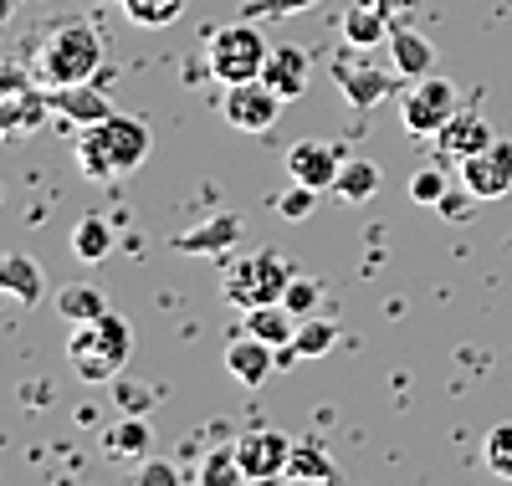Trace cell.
<instances>
[{
  "instance_id": "1",
  "label": "cell",
  "mask_w": 512,
  "mask_h": 486,
  "mask_svg": "<svg viewBox=\"0 0 512 486\" xmlns=\"http://www.w3.org/2000/svg\"><path fill=\"white\" fill-rule=\"evenodd\" d=\"M154 149L149 123L134 113H113L93 128H77V164L88 180H118V174H134Z\"/></svg>"
},
{
  "instance_id": "2",
  "label": "cell",
  "mask_w": 512,
  "mask_h": 486,
  "mask_svg": "<svg viewBox=\"0 0 512 486\" xmlns=\"http://www.w3.org/2000/svg\"><path fill=\"white\" fill-rule=\"evenodd\" d=\"M103 67V31L93 21H62L47 31L36 52V82L41 87H67V82H88Z\"/></svg>"
},
{
  "instance_id": "3",
  "label": "cell",
  "mask_w": 512,
  "mask_h": 486,
  "mask_svg": "<svg viewBox=\"0 0 512 486\" xmlns=\"http://www.w3.org/2000/svg\"><path fill=\"white\" fill-rule=\"evenodd\" d=\"M128 348H134V333H128V323L108 307V313L93 318V323H72L67 359H72L82 384H108L128 364Z\"/></svg>"
},
{
  "instance_id": "4",
  "label": "cell",
  "mask_w": 512,
  "mask_h": 486,
  "mask_svg": "<svg viewBox=\"0 0 512 486\" xmlns=\"http://www.w3.org/2000/svg\"><path fill=\"white\" fill-rule=\"evenodd\" d=\"M267 36L256 31V21H231V26H216L205 41V72L216 77L221 87H236V82H251V77H262L267 67Z\"/></svg>"
},
{
  "instance_id": "5",
  "label": "cell",
  "mask_w": 512,
  "mask_h": 486,
  "mask_svg": "<svg viewBox=\"0 0 512 486\" xmlns=\"http://www.w3.org/2000/svg\"><path fill=\"white\" fill-rule=\"evenodd\" d=\"M292 277L297 272L287 267L277 251H251V256H241L236 267L226 272V302H236L241 313H246V307H262V302H282Z\"/></svg>"
},
{
  "instance_id": "6",
  "label": "cell",
  "mask_w": 512,
  "mask_h": 486,
  "mask_svg": "<svg viewBox=\"0 0 512 486\" xmlns=\"http://www.w3.org/2000/svg\"><path fill=\"white\" fill-rule=\"evenodd\" d=\"M451 113H461V103H456V87H451L446 77H415L410 98H405V108H400V118H405L410 134H431V139L451 123Z\"/></svg>"
},
{
  "instance_id": "7",
  "label": "cell",
  "mask_w": 512,
  "mask_h": 486,
  "mask_svg": "<svg viewBox=\"0 0 512 486\" xmlns=\"http://www.w3.org/2000/svg\"><path fill=\"white\" fill-rule=\"evenodd\" d=\"M226 123L241 128V134H267V128L282 118V98L272 93V87L262 77H251V82H236L226 87V103H221Z\"/></svg>"
},
{
  "instance_id": "8",
  "label": "cell",
  "mask_w": 512,
  "mask_h": 486,
  "mask_svg": "<svg viewBox=\"0 0 512 486\" xmlns=\"http://www.w3.org/2000/svg\"><path fill=\"white\" fill-rule=\"evenodd\" d=\"M461 185L477 200H502L512 190V139H492L482 154L461 159Z\"/></svg>"
},
{
  "instance_id": "9",
  "label": "cell",
  "mask_w": 512,
  "mask_h": 486,
  "mask_svg": "<svg viewBox=\"0 0 512 486\" xmlns=\"http://www.w3.org/2000/svg\"><path fill=\"white\" fill-rule=\"evenodd\" d=\"M349 149L344 144H328V139H303L287 149V174L292 180H303L313 190H333L338 185V169H344Z\"/></svg>"
},
{
  "instance_id": "10",
  "label": "cell",
  "mask_w": 512,
  "mask_h": 486,
  "mask_svg": "<svg viewBox=\"0 0 512 486\" xmlns=\"http://www.w3.org/2000/svg\"><path fill=\"white\" fill-rule=\"evenodd\" d=\"M47 103H52V118H67L72 128H93V123L118 113L93 77L88 82H67V87H47Z\"/></svg>"
},
{
  "instance_id": "11",
  "label": "cell",
  "mask_w": 512,
  "mask_h": 486,
  "mask_svg": "<svg viewBox=\"0 0 512 486\" xmlns=\"http://www.w3.org/2000/svg\"><path fill=\"white\" fill-rule=\"evenodd\" d=\"M236 456H241L246 481H277V476H287L292 440L282 430H251V435L236 440Z\"/></svg>"
},
{
  "instance_id": "12",
  "label": "cell",
  "mask_w": 512,
  "mask_h": 486,
  "mask_svg": "<svg viewBox=\"0 0 512 486\" xmlns=\"http://www.w3.org/2000/svg\"><path fill=\"white\" fill-rule=\"evenodd\" d=\"M333 82H338V93H344L359 113H364V108H374L379 98H390V87H395V77H384V67L359 62V57H338Z\"/></svg>"
},
{
  "instance_id": "13",
  "label": "cell",
  "mask_w": 512,
  "mask_h": 486,
  "mask_svg": "<svg viewBox=\"0 0 512 486\" xmlns=\"http://www.w3.org/2000/svg\"><path fill=\"white\" fill-rule=\"evenodd\" d=\"M497 134H492V123L482 118V113H451V123L436 134V154L441 159H451V164H461V159H472V154H482L487 144H492Z\"/></svg>"
},
{
  "instance_id": "14",
  "label": "cell",
  "mask_w": 512,
  "mask_h": 486,
  "mask_svg": "<svg viewBox=\"0 0 512 486\" xmlns=\"http://www.w3.org/2000/svg\"><path fill=\"white\" fill-rule=\"evenodd\" d=\"M226 369H231L246 389H262V384L272 379V369H277V348H272L267 338H256V333L231 338V343H226Z\"/></svg>"
},
{
  "instance_id": "15",
  "label": "cell",
  "mask_w": 512,
  "mask_h": 486,
  "mask_svg": "<svg viewBox=\"0 0 512 486\" xmlns=\"http://www.w3.org/2000/svg\"><path fill=\"white\" fill-rule=\"evenodd\" d=\"M308 72H313V62H308L303 47H272L267 52V67H262V82L287 103V98H303L308 93Z\"/></svg>"
},
{
  "instance_id": "16",
  "label": "cell",
  "mask_w": 512,
  "mask_h": 486,
  "mask_svg": "<svg viewBox=\"0 0 512 486\" xmlns=\"http://www.w3.org/2000/svg\"><path fill=\"white\" fill-rule=\"evenodd\" d=\"M241 241V215H210V220H200V226H190V231H180L175 236V251H185V256H221V251H231Z\"/></svg>"
},
{
  "instance_id": "17",
  "label": "cell",
  "mask_w": 512,
  "mask_h": 486,
  "mask_svg": "<svg viewBox=\"0 0 512 486\" xmlns=\"http://www.w3.org/2000/svg\"><path fill=\"white\" fill-rule=\"evenodd\" d=\"M390 62H395L400 77H431V72H436V47L425 41V31L395 26V31H390Z\"/></svg>"
},
{
  "instance_id": "18",
  "label": "cell",
  "mask_w": 512,
  "mask_h": 486,
  "mask_svg": "<svg viewBox=\"0 0 512 486\" xmlns=\"http://www.w3.org/2000/svg\"><path fill=\"white\" fill-rule=\"evenodd\" d=\"M390 16H395V11L374 6V0H354V6L344 11V41H349V47H359V52L379 47V41L395 31V21H390Z\"/></svg>"
},
{
  "instance_id": "19",
  "label": "cell",
  "mask_w": 512,
  "mask_h": 486,
  "mask_svg": "<svg viewBox=\"0 0 512 486\" xmlns=\"http://www.w3.org/2000/svg\"><path fill=\"white\" fill-rule=\"evenodd\" d=\"M0 292L31 307V302H41V297H47V277H41V267H36L31 256H21V251H6V256H0Z\"/></svg>"
},
{
  "instance_id": "20",
  "label": "cell",
  "mask_w": 512,
  "mask_h": 486,
  "mask_svg": "<svg viewBox=\"0 0 512 486\" xmlns=\"http://www.w3.org/2000/svg\"><path fill=\"white\" fill-rule=\"evenodd\" d=\"M149 451H154V435H149L144 415L128 410V415L108 430V456H113V461H144Z\"/></svg>"
},
{
  "instance_id": "21",
  "label": "cell",
  "mask_w": 512,
  "mask_h": 486,
  "mask_svg": "<svg viewBox=\"0 0 512 486\" xmlns=\"http://www.w3.org/2000/svg\"><path fill=\"white\" fill-rule=\"evenodd\" d=\"M246 333L267 338L272 348H287L297 333V313H287L282 302H262V307H246Z\"/></svg>"
},
{
  "instance_id": "22",
  "label": "cell",
  "mask_w": 512,
  "mask_h": 486,
  "mask_svg": "<svg viewBox=\"0 0 512 486\" xmlns=\"http://www.w3.org/2000/svg\"><path fill=\"white\" fill-rule=\"evenodd\" d=\"M108 313V297L93 287V282H67L62 292H57V318L62 323H93V318H103Z\"/></svg>"
},
{
  "instance_id": "23",
  "label": "cell",
  "mask_w": 512,
  "mask_h": 486,
  "mask_svg": "<svg viewBox=\"0 0 512 486\" xmlns=\"http://www.w3.org/2000/svg\"><path fill=\"white\" fill-rule=\"evenodd\" d=\"M338 466L323 451V440H292V456H287V481H333Z\"/></svg>"
},
{
  "instance_id": "24",
  "label": "cell",
  "mask_w": 512,
  "mask_h": 486,
  "mask_svg": "<svg viewBox=\"0 0 512 486\" xmlns=\"http://www.w3.org/2000/svg\"><path fill=\"white\" fill-rule=\"evenodd\" d=\"M338 343V323L333 318H318V313H308V318H297V333H292V353L297 359H323V353Z\"/></svg>"
},
{
  "instance_id": "25",
  "label": "cell",
  "mask_w": 512,
  "mask_h": 486,
  "mask_svg": "<svg viewBox=\"0 0 512 486\" xmlns=\"http://www.w3.org/2000/svg\"><path fill=\"white\" fill-rule=\"evenodd\" d=\"M333 190H338V200H344V205H364V200L379 190V169H374L369 159H354V154H349L344 169H338V185H333Z\"/></svg>"
},
{
  "instance_id": "26",
  "label": "cell",
  "mask_w": 512,
  "mask_h": 486,
  "mask_svg": "<svg viewBox=\"0 0 512 486\" xmlns=\"http://www.w3.org/2000/svg\"><path fill=\"white\" fill-rule=\"evenodd\" d=\"M108 251H113L108 220H103V215H82L77 226H72V256H77V261H103Z\"/></svg>"
},
{
  "instance_id": "27",
  "label": "cell",
  "mask_w": 512,
  "mask_h": 486,
  "mask_svg": "<svg viewBox=\"0 0 512 486\" xmlns=\"http://www.w3.org/2000/svg\"><path fill=\"white\" fill-rule=\"evenodd\" d=\"M118 6L134 26H175L190 0H118Z\"/></svg>"
},
{
  "instance_id": "28",
  "label": "cell",
  "mask_w": 512,
  "mask_h": 486,
  "mask_svg": "<svg viewBox=\"0 0 512 486\" xmlns=\"http://www.w3.org/2000/svg\"><path fill=\"white\" fill-rule=\"evenodd\" d=\"M200 486H236V481H246V471H241V456H236V446H221V451H210L205 461H200Z\"/></svg>"
},
{
  "instance_id": "29",
  "label": "cell",
  "mask_w": 512,
  "mask_h": 486,
  "mask_svg": "<svg viewBox=\"0 0 512 486\" xmlns=\"http://www.w3.org/2000/svg\"><path fill=\"white\" fill-rule=\"evenodd\" d=\"M482 456H487V471H492V476L512 481V420H502V425H492V430H487Z\"/></svg>"
},
{
  "instance_id": "30",
  "label": "cell",
  "mask_w": 512,
  "mask_h": 486,
  "mask_svg": "<svg viewBox=\"0 0 512 486\" xmlns=\"http://www.w3.org/2000/svg\"><path fill=\"white\" fill-rule=\"evenodd\" d=\"M318 195H323V190H313V185H303V180H292V185L277 195V215H282V220H308V215L318 210Z\"/></svg>"
},
{
  "instance_id": "31",
  "label": "cell",
  "mask_w": 512,
  "mask_h": 486,
  "mask_svg": "<svg viewBox=\"0 0 512 486\" xmlns=\"http://www.w3.org/2000/svg\"><path fill=\"white\" fill-rule=\"evenodd\" d=\"M318 302H323V282H313V277H292L287 292H282V307H287V313H297V318L318 313Z\"/></svg>"
},
{
  "instance_id": "32",
  "label": "cell",
  "mask_w": 512,
  "mask_h": 486,
  "mask_svg": "<svg viewBox=\"0 0 512 486\" xmlns=\"http://www.w3.org/2000/svg\"><path fill=\"white\" fill-rule=\"evenodd\" d=\"M446 190H451V185H446V174H441L436 164H431V169H415V174H410V200H415V205H431V210H436Z\"/></svg>"
},
{
  "instance_id": "33",
  "label": "cell",
  "mask_w": 512,
  "mask_h": 486,
  "mask_svg": "<svg viewBox=\"0 0 512 486\" xmlns=\"http://www.w3.org/2000/svg\"><path fill=\"white\" fill-rule=\"evenodd\" d=\"M318 0H251L246 21H262V16H297V11H313Z\"/></svg>"
},
{
  "instance_id": "34",
  "label": "cell",
  "mask_w": 512,
  "mask_h": 486,
  "mask_svg": "<svg viewBox=\"0 0 512 486\" xmlns=\"http://www.w3.org/2000/svg\"><path fill=\"white\" fill-rule=\"evenodd\" d=\"M134 481L139 486H175L180 481V466H169V461H134Z\"/></svg>"
},
{
  "instance_id": "35",
  "label": "cell",
  "mask_w": 512,
  "mask_h": 486,
  "mask_svg": "<svg viewBox=\"0 0 512 486\" xmlns=\"http://www.w3.org/2000/svg\"><path fill=\"white\" fill-rule=\"evenodd\" d=\"M472 205H477V195L466 190V185H456V190H446V195H441V205H436V210H441L446 220H466V215H472Z\"/></svg>"
},
{
  "instance_id": "36",
  "label": "cell",
  "mask_w": 512,
  "mask_h": 486,
  "mask_svg": "<svg viewBox=\"0 0 512 486\" xmlns=\"http://www.w3.org/2000/svg\"><path fill=\"white\" fill-rule=\"evenodd\" d=\"M26 87H36V82L26 77V67L0 57V98H16V93H26Z\"/></svg>"
},
{
  "instance_id": "37",
  "label": "cell",
  "mask_w": 512,
  "mask_h": 486,
  "mask_svg": "<svg viewBox=\"0 0 512 486\" xmlns=\"http://www.w3.org/2000/svg\"><path fill=\"white\" fill-rule=\"evenodd\" d=\"M374 6H384V11H405L410 0H374Z\"/></svg>"
},
{
  "instance_id": "38",
  "label": "cell",
  "mask_w": 512,
  "mask_h": 486,
  "mask_svg": "<svg viewBox=\"0 0 512 486\" xmlns=\"http://www.w3.org/2000/svg\"><path fill=\"white\" fill-rule=\"evenodd\" d=\"M11 6H16V0H0V21H6V16H11Z\"/></svg>"
}]
</instances>
